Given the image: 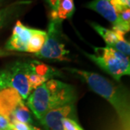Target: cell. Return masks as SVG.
I'll use <instances>...</instances> for the list:
<instances>
[{
    "label": "cell",
    "instance_id": "3957f363",
    "mask_svg": "<svg viewBox=\"0 0 130 130\" xmlns=\"http://www.w3.org/2000/svg\"><path fill=\"white\" fill-rule=\"evenodd\" d=\"M95 54L85 53L104 72L117 81L124 75H129V59L125 54L110 47H93Z\"/></svg>",
    "mask_w": 130,
    "mask_h": 130
},
{
    "label": "cell",
    "instance_id": "7c38bea8",
    "mask_svg": "<svg viewBox=\"0 0 130 130\" xmlns=\"http://www.w3.org/2000/svg\"><path fill=\"white\" fill-rule=\"evenodd\" d=\"M49 6V18L51 21L61 23L70 18L74 14V4L73 0H46Z\"/></svg>",
    "mask_w": 130,
    "mask_h": 130
},
{
    "label": "cell",
    "instance_id": "ac0fdd59",
    "mask_svg": "<svg viewBox=\"0 0 130 130\" xmlns=\"http://www.w3.org/2000/svg\"><path fill=\"white\" fill-rule=\"evenodd\" d=\"M11 125H12V128L14 130H41L39 128L33 126L31 124L21 123L18 121H14L11 123Z\"/></svg>",
    "mask_w": 130,
    "mask_h": 130
},
{
    "label": "cell",
    "instance_id": "6da1fadb",
    "mask_svg": "<svg viewBox=\"0 0 130 130\" xmlns=\"http://www.w3.org/2000/svg\"><path fill=\"white\" fill-rule=\"evenodd\" d=\"M76 98L74 87L58 79H51L30 93L27 98V106L40 120L49 110L74 104Z\"/></svg>",
    "mask_w": 130,
    "mask_h": 130
},
{
    "label": "cell",
    "instance_id": "ba28073f",
    "mask_svg": "<svg viewBox=\"0 0 130 130\" xmlns=\"http://www.w3.org/2000/svg\"><path fill=\"white\" fill-rule=\"evenodd\" d=\"M65 118H75L74 104H69L49 110L40 119L46 130H63L62 121Z\"/></svg>",
    "mask_w": 130,
    "mask_h": 130
},
{
    "label": "cell",
    "instance_id": "9c48e42d",
    "mask_svg": "<svg viewBox=\"0 0 130 130\" xmlns=\"http://www.w3.org/2000/svg\"><path fill=\"white\" fill-rule=\"evenodd\" d=\"M32 30L33 28H28L20 20H18L13 28L11 37L6 43L5 48L9 51H26Z\"/></svg>",
    "mask_w": 130,
    "mask_h": 130
},
{
    "label": "cell",
    "instance_id": "7402d4cb",
    "mask_svg": "<svg viewBox=\"0 0 130 130\" xmlns=\"http://www.w3.org/2000/svg\"><path fill=\"white\" fill-rule=\"evenodd\" d=\"M2 2H3V0H0V7H1V5H2Z\"/></svg>",
    "mask_w": 130,
    "mask_h": 130
},
{
    "label": "cell",
    "instance_id": "d6986e66",
    "mask_svg": "<svg viewBox=\"0 0 130 130\" xmlns=\"http://www.w3.org/2000/svg\"><path fill=\"white\" fill-rule=\"evenodd\" d=\"M7 88H8L7 72L5 70H2L0 71V91Z\"/></svg>",
    "mask_w": 130,
    "mask_h": 130
},
{
    "label": "cell",
    "instance_id": "277c9868",
    "mask_svg": "<svg viewBox=\"0 0 130 130\" xmlns=\"http://www.w3.org/2000/svg\"><path fill=\"white\" fill-rule=\"evenodd\" d=\"M61 23L50 20L48 25L46 38L42 48L36 56L40 59L68 60L70 51L66 49L61 32Z\"/></svg>",
    "mask_w": 130,
    "mask_h": 130
},
{
    "label": "cell",
    "instance_id": "52a82bcc",
    "mask_svg": "<svg viewBox=\"0 0 130 130\" xmlns=\"http://www.w3.org/2000/svg\"><path fill=\"white\" fill-rule=\"evenodd\" d=\"M90 24L103 38L107 46L119 51L126 56H129L130 43L124 38L125 33L113 28V30H109L95 23H90Z\"/></svg>",
    "mask_w": 130,
    "mask_h": 130
},
{
    "label": "cell",
    "instance_id": "9a60e30c",
    "mask_svg": "<svg viewBox=\"0 0 130 130\" xmlns=\"http://www.w3.org/2000/svg\"><path fill=\"white\" fill-rule=\"evenodd\" d=\"M10 123L14 121H18L21 123H25L31 124L32 123V119L30 111L25 103H22L16 108L14 112L12 113L10 118Z\"/></svg>",
    "mask_w": 130,
    "mask_h": 130
},
{
    "label": "cell",
    "instance_id": "8992f818",
    "mask_svg": "<svg viewBox=\"0 0 130 130\" xmlns=\"http://www.w3.org/2000/svg\"><path fill=\"white\" fill-rule=\"evenodd\" d=\"M27 65L28 82L31 91L59 74L58 70L38 61H30L27 62Z\"/></svg>",
    "mask_w": 130,
    "mask_h": 130
},
{
    "label": "cell",
    "instance_id": "8fae6325",
    "mask_svg": "<svg viewBox=\"0 0 130 130\" xmlns=\"http://www.w3.org/2000/svg\"><path fill=\"white\" fill-rule=\"evenodd\" d=\"M23 102L16 90L12 88L2 90L0 91V115L6 117L9 121L16 108Z\"/></svg>",
    "mask_w": 130,
    "mask_h": 130
},
{
    "label": "cell",
    "instance_id": "603a6c76",
    "mask_svg": "<svg viewBox=\"0 0 130 130\" xmlns=\"http://www.w3.org/2000/svg\"><path fill=\"white\" fill-rule=\"evenodd\" d=\"M0 130H10V129H0Z\"/></svg>",
    "mask_w": 130,
    "mask_h": 130
},
{
    "label": "cell",
    "instance_id": "30bf717a",
    "mask_svg": "<svg viewBox=\"0 0 130 130\" xmlns=\"http://www.w3.org/2000/svg\"><path fill=\"white\" fill-rule=\"evenodd\" d=\"M87 8L95 11L98 14L113 25V28L118 30L124 33H126L121 25L119 14L108 0H93L86 6Z\"/></svg>",
    "mask_w": 130,
    "mask_h": 130
},
{
    "label": "cell",
    "instance_id": "4fadbf2b",
    "mask_svg": "<svg viewBox=\"0 0 130 130\" xmlns=\"http://www.w3.org/2000/svg\"><path fill=\"white\" fill-rule=\"evenodd\" d=\"M29 4L30 2L28 1H20L0 9V28L8 23L22 11L24 7Z\"/></svg>",
    "mask_w": 130,
    "mask_h": 130
},
{
    "label": "cell",
    "instance_id": "cb8c5ba5",
    "mask_svg": "<svg viewBox=\"0 0 130 130\" xmlns=\"http://www.w3.org/2000/svg\"><path fill=\"white\" fill-rule=\"evenodd\" d=\"M10 130H14V129H10Z\"/></svg>",
    "mask_w": 130,
    "mask_h": 130
},
{
    "label": "cell",
    "instance_id": "5bb4252c",
    "mask_svg": "<svg viewBox=\"0 0 130 130\" xmlns=\"http://www.w3.org/2000/svg\"><path fill=\"white\" fill-rule=\"evenodd\" d=\"M46 38V32L38 29L32 30L31 37L28 41L27 46V52L37 54L42 48Z\"/></svg>",
    "mask_w": 130,
    "mask_h": 130
},
{
    "label": "cell",
    "instance_id": "ffe728a7",
    "mask_svg": "<svg viewBox=\"0 0 130 130\" xmlns=\"http://www.w3.org/2000/svg\"><path fill=\"white\" fill-rule=\"evenodd\" d=\"M12 125L9 119L5 116L0 115V129H11Z\"/></svg>",
    "mask_w": 130,
    "mask_h": 130
},
{
    "label": "cell",
    "instance_id": "e0dca14e",
    "mask_svg": "<svg viewBox=\"0 0 130 130\" xmlns=\"http://www.w3.org/2000/svg\"><path fill=\"white\" fill-rule=\"evenodd\" d=\"M63 130H84L73 119L65 118L62 121Z\"/></svg>",
    "mask_w": 130,
    "mask_h": 130
},
{
    "label": "cell",
    "instance_id": "44dd1931",
    "mask_svg": "<svg viewBox=\"0 0 130 130\" xmlns=\"http://www.w3.org/2000/svg\"><path fill=\"white\" fill-rule=\"evenodd\" d=\"M5 55H7V54L6 52H4V51H2L0 50V56H5Z\"/></svg>",
    "mask_w": 130,
    "mask_h": 130
},
{
    "label": "cell",
    "instance_id": "2e32d148",
    "mask_svg": "<svg viewBox=\"0 0 130 130\" xmlns=\"http://www.w3.org/2000/svg\"><path fill=\"white\" fill-rule=\"evenodd\" d=\"M112 6L116 9L117 13H119L125 9H129L130 0H108Z\"/></svg>",
    "mask_w": 130,
    "mask_h": 130
},
{
    "label": "cell",
    "instance_id": "5b68a950",
    "mask_svg": "<svg viewBox=\"0 0 130 130\" xmlns=\"http://www.w3.org/2000/svg\"><path fill=\"white\" fill-rule=\"evenodd\" d=\"M7 77L8 88L18 91L23 100H27L31 93L28 82L27 62L16 61L5 70Z\"/></svg>",
    "mask_w": 130,
    "mask_h": 130
},
{
    "label": "cell",
    "instance_id": "7a4b0ae2",
    "mask_svg": "<svg viewBox=\"0 0 130 130\" xmlns=\"http://www.w3.org/2000/svg\"><path fill=\"white\" fill-rule=\"evenodd\" d=\"M67 70L84 80L95 93L110 103L116 110L123 125L126 128H129V103L127 93L124 90L96 73L75 68H68Z\"/></svg>",
    "mask_w": 130,
    "mask_h": 130
}]
</instances>
